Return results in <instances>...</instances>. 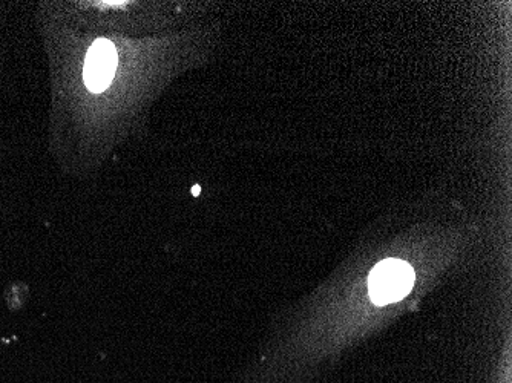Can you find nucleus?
Masks as SVG:
<instances>
[{"label": "nucleus", "mask_w": 512, "mask_h": 383, "mask_svg": "<svg viewBox=\"0 0 512 383\" xmlns=\"http://www.w3.org/2000/svg\"><path fill=\"white\" fill-rule=\"evenodd\" d=\"M413 284L414 270L399 259L381 262L368 278L371 299L378 305L399 301L410 293Z\"/></svg>", "instance_id": "f257e3e1"}, {"label": "nucleus", "mask_w": 512, "mask_h": 383, "mask_svg": "<svg viewBox=\"0 0 512 383\" xmlns=\"http://www.w3.org/2000/svg\"><path fill=\"white\" fill-rule=\"evenodd\" d=\"M117 68V51L109 40L94 42L89 48L85 62V82L91 91L100 92L108 88Z\"/></svg>", "instance_id": "f03ea898"}]
</instances>
